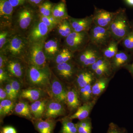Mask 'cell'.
Wrapping results in <instances>:
<instances>
[{
  "label": "cell",
  "instance_id": "obj_1",
  "mask_svg": "<svg viewBox=\"0 0 133 133\" xmlns=\"http://www.w3.org/2000/svg\"><path fill=\"white\" fill-rule=\"evenodd\" d=\"M30 44L26 36L15 32L0 52L8 57L17 58L25 61Z\"/></svg>",
  "mask_w": 133,
  "mask_h": 133
},
{
  "label": "cell",
  "instance_id": "obj_2",
  "mask_svg": "<svg viewBox=\"0 0 133 133\" xmlns=\"http://www.w3.org/2000/svg\"><path fill=\"white\" fill-rule=\"evenodd\" d=\"M38 17V12L28 7H23L16 14H14L12 28L16 33L26 36L29 29Z\"/></svg>",
  "mask_w": 133,
  "mask_h": 133
},
{
  "label": "cell",
  "instance_id": "obj_3",
  "mask_svg": "<svg viewBox=\"0 0 133 133\" xmlns=\"http://www.w3.org/2000/svg\"><path fill=\"white\" fill-rule=\"evenodd\" d=\"M133 24L129 21L126 14L125 10H118V13L108 30L112 38L119 42L132 30Z\"/></svg>",
  "mask_w": 133,
  "mask_h": 133
},
{
  "label": "cell",
  "instance_id": "obj_4",
  "mask_svg": "<svg viewBox=\"0 0 133 133\" xmlns=\"http://www.w3.org/2000/svg\"><path fill=\"white\" fill-rule=\"evenodd\" d=\"M52 74L49 66L41 68L28 65L26 76L30 84L43 89L51 86Z\"/></svg>",
  "mask_w": 133,
  "mask_h": 133
},
{
  "label": "cell",
  "instance_id": "obj_5",
  "mask_svg": "<svg viewBox=\"0 0 133 133\" xmlns=\"http://www.w3.org/2000/svg\"><path fill=\"white\" fill-rule=\"evenodd\" d=\"M102 57L101 49L90 43L81 51L74 54V59L80 68H87Z\"/></svg>",
  "mask_w": 133,
  "mask_h": 133
},
{
  "label": "cell",
  "instance_id": "obj_6",
  "mask_svg": "<svg viewBox=\"0 0 133 133\" xmlns=\"http://www.w3.org/2000/svg\"><path fill=\"white\" fill-rule=\"evenodd\" d=\"M47 38L37 42L30 43L25 59L28 65L41 68L49 66L43 50L44 44Z\"/></svg>",
  "mask_w": 133,
  "mask_h": 133
},
{
  "label": "cell",
  "instance_id": "obj_7",
  "mask_svg": "<svg viewBox=\"0 0 133 133\" xmlns=\"http://www.w3.org/2000/svg\"><path fill=\"white\" fill-rule=\"evenodd\" d=\"M89 43L90 37L88 32L73 31L64 39L63 45L75 54L82 50Z\"/></svg>",
  "mask_w": 133,
  "mask_h": 133
},
{
  "label": "cell",
  "instance_id": "obj_8",
  "mask_svg": "<svg viewBox=\"0 0 133 133\" xmlns=\"http://www.w3.org/2000/svg\"><path fill=\"white\" fill-rule=\"evenodd\" d=\"M80 68L73 59L69 62L56 65L54 71L55 74L59 78L70 82L76 78Z\"/></svg>",
  "mask_w": 133,
  "mask_h": 133
},
{
  "label": "cell",
  "instance_id": "obj_9",
  "mask_svg": "<svg viewBox=\"0 0 133 133\" xmlns=\"http://www.w3.org/2000/svg\"><path fill=\"white\" fill-rule=\"evenodd\" d=\"M90 43L101 49L107 46L112 38L108 29L100 27L93 23L88 31Z\"/></svg>",
  "mask_w": 133,
  "mask_h": 133
},
{
  "label": "cell",
  "instance_id": "obj_10",
  "mask_svg": "<svg viewBox=\"0 0 133 133\" xmlns=\"http://www.w3.org/2000/svg\"><path fill=\"white\" fill-rule=\"evenodd\" d=\"M50 30L38 17L26 34L30 43L37 42L46 39L49 36Z\"/></svg>",
  "mask_w": 133,
  "mask_h": 133
},
{
  "label": "cell",
  "instance_id": "obj_11",
  "mask_svg": "<svg viewBox=\"0 0 133 133\" xmlns=\"http://www.w3.org/2000/svg\"><path fill=\"white\" fill-rule=\"evenodd\" d=\"M28 64L23 59L14 57H8L6 69L10 76L22 79L26 74Z\"/></svg>",
  "mask_w": 133,
  "mask_h": 133
},
{
  "label": "cell",
  "instance_id": "obj_12",
  "mask_svg": "<svg viewBox=\"0 0 133 133\" xmlns=\"http://www.w3.org/2000/svg\"><path fill=\"white\" fill-rule=\"evenodd\" d=\"M118 12V10L111 12L95 8L92 15L94 23L97 26L108 29Z\"/></svg>",
  "mask_w": 133,
  "mask_h": 133
},
{
  "label": "cell",
  "instance_id": "obj_13",
  "mask_svg": "<svg viewBox=\"0 0 133 133\" xmlns=\"http://www.w3.org/2000/svg\"><path fill=\"white\" fill-rule=\"evenodd\" d=\"M48 37L44 44V52L48 60H52L63 48L64 45L61 42V38L58 37H53L50 38Z\"/></svg>",
  "mask_w": 133,
  "mask_h": 133
},
{
  "label": "cell",
  "instance_id": "obj_14",
  "mask_svg": "<svg viewBox=\"0 0 133 133\" xmlns=\"http://www.w3.org/2000/svg\"><path fill=\"white\" fill-rule=\"evenodd\" d=\"M14 10L8 0H0V27H12Z\"/></svg>",
  "mask_w": 133,
  "mask_h": 133
},
{
  "label": "cell",
  "instance_id": "obj_15",
  "mask_svg": "<svg viewBox=\"0 0 133 133\" xmlns=\"http://www.w3.org/2000/svg\"><path fill=\"white\" fill-rule=\"evenodd\" d=\"M133 55L125 50H119L114 57L110 61L112 70L114 73L122 68L131 63Z\"/></svg>",
  "mask_w": 133,
  "mask_h": 133
},
{
  "label": "cell",
  "instance_id": "obj_16",
  "mask_svg": "<svg viewBox=\"0 0 133 133\" xmlns=\"http://www.w3.org/2000/svg\"><path fill=\"white\" fill-rule=\"evenodd\" d=\"M68 19L73 31L75 32H88L94 23L92 15L80 19L70 16Z\"/></svg>",
  "mask_w": 133,
  "mask_h": 133
},
{
  "label": "cell",
  "instance_id": "obj_17",
  "mask_svg": "<svg viewBox=\"0 0 133 133\" xmlns=\"http://www.w3.org/2000/svg\"><path fill=\"white\" fill-rule=\"evenodd\" d=\"M62 103L55 99L48 101L44 113L45 118L54 119L65 114V109Z\"/></svg>",
  "mask_w": 133,
  "mask_h": 133
},
{
  "label": "cell",
  "instance_id": "obj_18",
  "mask_svg": "<svg viewBox=\"0 0 133 133\" xmlns=\"http://www.w3.org/2000/svg\"><path fill=\"white\" fill-rule=\"evenodd\" d=\"M51 83V89L54 99L63 103H66L67 91L62 82L54 75Z\"/></svg>",
  "mask_w": 133,
  "mask_h": 133
},
{
  "label": "cell",
  "instance_id": "obj_19",
  "mask_svg": "<svg viewBox=\"0 0 133 133\" xmlns=\"http://www.w3.org/2000/svg\"><path fill=\"white\" fill-rule=\"evenodd\" d=\"M94 72L89 68H80L76 76V83L79 89L91 84L97 79Z\"/></svg>",
  "mask_w": 133,
  "mask_h": 133
},
{
  "label": "cell",
  "instance_id": "obj_20",
  "mask_svg": "<svg viewBox=\"0 0 133 133\" xmlns=\"http://www.w3.org/2000/svg\"><path fill=\"white\" fill-rule=\"evenodd\" d=\"M33 121L35 128L39 133H53L56 123L52 118L35 119Z\"/></svg>",
  "mask_w": 133,
  "mask_h": 133
},
{
  "label": "cell",
  "instance_id": "obj_21",
  "mask_svg": "<svg viewBox=\"0 0 133 133\" xmlns=\"http://www.w3.org/2000/svg\"><path fill=\"white\" fill-rule=\"evenodd\" d=\"M96 101V100H94L92 101L86 102L83 105L79 107L76 112L69 116V118L72 120L78 119L79 121L88 118L95 105Z\"/></svg>",
  "mask_w": 133,
  "mask_h": 133
},
{
  "label": "cell",
  "instance_id": "obj_22",
  "mask_svg": "<svg viewBox=\"0 0 133 133\" xmlns=\"http://www.w3.org/2000/svg\"><path fill=\"white\" fill-rule=\"evenodd\" d=\"M47 103V99L42 98L33 102L30 105L31 114L35 119L42 118L45 111Z\"/></svg>",
  "mask_w": 133,
  "mask_h": 133
},
{
  "label": "cell",
  "instance_id": "obj_23",
  "mask_svg": "<svg viewBox=\"0 0 133 133\" xmlns=\"http://www.w3.org/2000/svg\"><path fill=\"white\" fill-rule=\"evenodd\" d=\"M54 30H55L57 36L61 39H65L73 31L68 19L60 21Z\"/></svg>",
  "mask_w": 133,
  "mask_h": 133
},
{
  "label": "cell",
  "instance_id": "obj_24",
  "mask_svg": "<svg viewBox=\"0 0 133 133\" xmlns=\"http://www.w3.org/2000/svg\"><path fill=\"white\" fill-rule=\"evenodd\" d=\"M44 94V92L41 88H28L22 91L21 97L23 98L26 99L31 102H34L42 99Z\"/></svg>",
  "mask_w": 133,
  "mask_h": 133
},
{
  "label": "cell",
  "instance_id": "obj_25",
  "mask_svg": "<svg viewBox=\"0 0 133 133\" xmlns=\"http://www.w3.org/2000/svg\"><path fill=\"white\" fill-rule=\"evenodd\" d=\"M111 77H102L97 78L92 85V96L98 97L106 89Z\"/></svg>",
  "mask_w": 133,
  "mask_h": 133
},
{
  "label": "cell",
  "instance_id": "obj_26",
  "mask_svg": "<svg viewBox=\"0 0 133 133\" xmlns=\"http://www.w3.org/2000/svg\"><path fill=\"white\" fill-rule=\"evenodd\" d=\"M119 44V42L112 38L108 45L101 49L103 57L111 61L118 51V46Z\"/></svg>",
  "mask_w": 133,
  "mask_h": 133
},
{
  "label": "cell",
  "instance_id": "obj_27",
  "mask_svg": "<svg viewBox=\"0 0 133 133\" xmlns=\"http://www.w3.org/2000/svg\"><path fill=\"white\" fill-rule=\"evenodd\" d=\"M52 16L60 21L69 19L70 16L67 13L66 3L64 0L61 1L54 6L52 10Z\"/></svg>",
  "mask_w": 133,
  "mask_h": 133
},
{
  "label": "cell",
  "instance_id": "obj_28",
  "mask_svg": "<svg viewBox=\"0 0 133 133\" xmlns=\"http://www.w3.org/2000/svg\"><path fill=\"white\" fill-rule=\"evenodd\" d=\"M66 103L69 109L71 111L77 109L79 107L80 102L78 94L75 88H72L67 91Z\"/></svg>",
  "mask_w": 133,
  "mask_h": 133
},
{
  "label": "cell",
  "instance_id": "obj_29",
  "mask_svg": "<svg viewBox=\"0 0 133 133\" xmlns=\"http://www.w3.org/2000/svg\"><path fill=\"white\" fill-rule=\"evenodd\" d=\"M74 54L64 46L59 53L52 60L56 65L69 62L74 59Z\"/></svg>",
  "mask_w": 133,
  "mask_h": 133
},
{
  "label": "cell",
  "instance_id": "obj_30",
  "mask_svg": "<svg viewBox=\"0 0 133 133\" xmlns=\"http://www.w3.org/2000/svg\"><path fill=\"white\" fill-rule=\"evenodd\" d=\"M15 111L16 114L28 119H32V115L30 106L27 102L20 101L15 106Z\"/></svg>",
  "mask_w": 133,
  "mask_h": 133
},
{
  "label": "cell",
  "instance_id": "obj_31",
  "mask_svg": "<svg viewBox=\"0 0 133 133\" xmlns=\"http://www.w3.org/2000/svg\"><path fill=\"white\" fill-rule=\"evenodd\" d=\"M15 32L12 27H0V50L5 47Z\"/></svg>",
  "mask_w": 133,
  "mask_h": 133
},
{
  "label": "cell",
  "instance_id": "obj_32",
  "mask_svg": "<svg viewBox=\"0 0 133 133\" xmlns=\"http://www.w3.org/2000/svg\"><path fill=\"white\" fill-rule=\"evenodd\" d=\"M61 123L62 127L59 133H78L76 124L72 122L69 116L63 118Z\"/></svg>",
  "mask_w": 133,
  "mask_h": 133
},
{
  "label": "cell",
  "instance_id": "obj_33",
  "mask_svg": "<svg viewBox=\"0 0 133 133\" xmlns=\"http://www.w3.org/2000/svg\"><path fill=\"white\" fill-rule=\"evenodd\" d=\"M54 5L49 1L43 2L38 7V14L40 16L48 17L52 16Z\"/></svg>",
  "mask_w": 133,
  "mask_h": 133
},
{
  "label": "cell",
  "instance_id": "obj_34",
  "mask_svg": "<svg viewBox=\"0 0 133 133\" xmlns=\"http://www.w3.org/2000/svg\"><path fill=\"white\" fill-rule=\"evenodd\" d=\"M124 50L133 55V28L132 30L122 40L120 43Z\"/></svg>",
  "mask_w": 133,
  "mask_h": 133
},
{
  "label": "cell",
  "instance_id": "obj_35",
  "mask_svg": "<svg viewBox=\"0 0 133 133\" xmlns=\"http://www.w3.org/2000/svg\"><path fill=\"white\" fill-rule=\"evenodd\" d=\"M38 17L40 20L48 26L51 31L54 30L60 22V21L56 19L52 16L48 17L38 16Z\"/></svg>",
  "mask_w": 133,
  "mask_h": 133
},
{
  "label": "cell",
  "instance_id": "obj_36",
  "mask_svg": "<svg viewBox=\"0 0 133 133\" xmlns=\"http://www.w3.org/2000/svg\"><path fill=\"white\" fill-rule=\"evenodd\" d=\"M92 83H91L79 89V93L81 98L83 100L86 102H89V100L92 96Z\"/></svg>",
  "mask_w": 133,
  "mask_h": 133
},
{
  "label": "cell",
  "instance_id": "obj_37",
  "mask_svg": "<svg viewBox=\"0 0 133 133\" xmlns=\"http://www.w3.org/2000/svg\"><path fill=\"white\" fill-rule=\"evenodd\" d=\"M109 66H111L110 61L105 59L104 58L102 57L99 59L98 61H97L88 68L94 72L97 69L101 68V67Z\"/></svg>",
  "mask_w": 133,
  "mask_h": 133
},
{
  "label": "cell",
  "instance_id": "obj_38",
  "mask_svg": "<svg viewBox=\"0 0 133 133\" xmlns=\"http://www.w3.org/2000/svg\"><path fill=\"white\" fill-rule=\"evenodd\" d=\"M0 105L3 109L5 115L8 114L12 111L14 107V104L13 100L9 99H6L1 101Z\"/></svg>",
  "mask_w": 133,
  "mask_h": 133
},
{
  "label": "cell",
  "instance_id": "obj_39",
  "mask_svg": "<svg viewBox=\"0 0 133 133\" xmlns=\"http://www.w3.org/2000/svg\"><path fill=\"white\" fill-rule=\"evenodd\" d=\"M107 133H128L124 128L120 127L113 122H111L108 126Z\"/></svg>",
  "mask_w": 133,
  "mask_h": 133
},
{
  "label": "cell",
  "instance_id": "obj_40",
  "mask_svg": "<svg viewBox=\"0 0 133 133\" xmlns=\"http://www.w3.org/2000/svg\"><path fill=\"white\" fill-rule=\"evenodd\" d=\"M9 82L10 83L12 90L15 97L17 98L21 90V85L18 80L15 78L9 79Z\"/></svg>",
  "mask_w": 133,
  "mask_h": 133
},
{
  "label": "cell",
  "instance_id": "obj_41",
  "mask_svg": "<svg viewBox=\"0 0 133 133\" xmlns=\"http://www.w3.org/2000/svg\"><path fill=\"white\" fill-rule=\"evenodd\" d=\"M5 89L6 92L7 94L8 98L12 100H14L16 99V98L15 97L13 91L12 90L10 83H9L6 85Z\"/></svg>",
  "mask_w": 133,
  "mask_h": 133
},
{
  "label": "cell",
  "instance_id": "obj_42",
  "mask_svg": "<svg viewBox=\"0 0 133 133\" xmlns=\"http://www.w3.org/2000/svg\"><path fill=\"white\" fill-rule=\"evenodd\" d=\"M8 57L2 52H0V69H6Z\"/></svg>",
  "mask_w": 133,
  "mask_h": 133
},
{
  "label": "cell",
  "instance_id": "obj_43",
  "mask_svg": "<svg viewBox=\"0 0 133 133\" xmlns=\"http://www.w3.org/2000/svg\"><path fill=\"white\" fill-rule=\"evenodd\" d=\"M9 74L6 69H0V82L2 83L9 79Z\"/></svg>",
  "mask_w": 133,
  "mask_h": 133
},
{
  "label": "cell",
  "instance_id": "obj_44",
  "mask_svg": "<svg viewBox=\"0 0 133 133\" xmlns=\"http://www.w3.org/2000/svg\"><path fill=\"white\" fill-rule=\"evenodd\" d=\"M1 133H17L16 129L11 126H6L1 128Z\"/></svg>",
  "mask_w": 133,
  "mask_h": 133
},
{
  "label": "cell",
  "instance_id": "obj_45",
  "mask_svg": "<svg viewBox=\"0 0 133 133\" xmlns=\"http://www.w3.org/2000/svg\"><path fill=\"white\" fill-rule=\"evenodd\" d=\"M13 7L15 8L24 5L26 0H8Z\"/></svg>",
  "mask_w": 133,
  "mask_h": 133
},
{
  "label": "cell",
  "instance_id": "obj_46",
  "mask_svg": "<svg viewBox=\"0 0 133 133\" xmlns=\"http://www.w3.org/2000/svg\"><path fill=\"white\" fill-rule=\"evenodd\" d=\"M28 2L33 6H38L43 2V0H27Z\"/></svg>",
  "mask_w": 133,
  "mask_h": 133
},
{
  "label": "cell",
  "instance_id": "obj_47",
  "mask_svg": "<svg viewBox=\"0 0 133 133\" xmlns=\"http://www.w3.org/2000/svg\"><path fill=\"white\" fill-rule=\"evenodd\" d=\"M8 97L5 88L1 87L0 88V100L1 101L3 100L6 99Z\"/></svg>",
  "mask_w": 133,
  "mask_h": 133
},
{
  "label": "cell",
  "instance_id": "obj_48",
  "mask_svg": "<svg viewBox=\"0 0 133 133\" xmlns=\"http://www.w3.org/2000/svg\"><path fill=\"white\" fill-rule=\"evenodd\" d=\"M124 68L126 69L129 72L133 78V62L132 63L127 65L124 66Z\"/></svg>",
  "mask_w": 133,
  "mask_h": 133
},
{
  "label": "cell",
  "instance_id": "obj_49",
  "mask_svg": "<svg viewBox=\"0 0 133 133\" xmlns=\"http://www.w3.org/2000/svg\"><path fill=\"white\" fill-rule=\"evenodd\" d=\"M125 2L129 6H133V0H124Z\"/></svg>",
  "mask_w": 133,
  "mask_h": 133
},
{
  "label": "cell",
  "instance_id": "obj_50",
  "mask_svg": "<svg viewBox=\"0 0 133 133\" xmlns=\"http://www.w3.org/2000/svg\"><path fill=\"white\" fill-rule=\"evenodd\" d=\"M0 114H1V117H2L3 116H5V113H4V111L2 107L0 105Z\"/></svg>",
  "mask_w": 133,
  "mask_h": 133
}]
</instances>
